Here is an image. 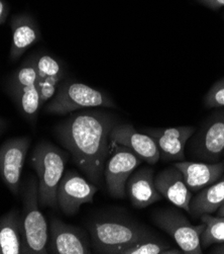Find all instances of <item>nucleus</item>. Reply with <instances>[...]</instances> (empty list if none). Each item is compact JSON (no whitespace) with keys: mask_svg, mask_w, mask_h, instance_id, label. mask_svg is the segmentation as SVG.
I'll list each match as a JSON object with an SVG mask.
<instances>
[{"mask_svg":"<svg viewBox=\"0 0 224 254\" xmlns=\"http://www.w3.org/2000/svg\"><path fill=\"white\" fill-rule=\"evenodd\" d=\"M116 123L111 113L90 110L70 114L54 128L57 140L73 162L96 186L102 182L111 149L109 134Z\"/></svg>","mask_w":224,"mask_h":254,"instance_id":"1","label":"nucleus"},{"mask_svg":"<svg viewBox=\"0 0 224 254\" xmlns=\"http://www.w3.org/2000/svg\"><path fill=\"white\" fill-rule=\"evenodd\" d=\"M92 248L96 253L118 254L134 243L159 238L149 228L134 219L120 214L97 216L88 224Z\"/></svg>","mask_w":224,"mask_h":254,"instance_id":"2","label":"nucleus"},{"mask_svg":"<svg viewBox=\"0 0 224 254\" xmlns=\"http://www.w3.org/2000/svg\"><path fill=\"white\" fill-rule=\"evenodd\" d=\"M70 153L51 142L39 143L32 152L31 165L39 183V204L43 208H59L57 190L69 159Z\"/></svg>","mask_w":224,"mask_h":254,"instance_id":"3","label":"nucleus"},{"mask_svg":"<svg viewBox=\"0 0 224 254\" xmlns=\"http://www.w3.org/2000/svg\"><path fill=\"white\" fill-rule=\"evenodd\" d=\"M38 188V177L28 176L20 189L23 254H47L49 230L40 210Z\"/></svg>","mask_w":224,"mask_h":254,"instance_id":"4","label":"nucleus"},{"mask_svg":"<svg viewBox=\"0 0 224 254\" xmlns=\"http://www.w3.org/2000/svg\"><path fill=\"white\" fill-rule=\"evenodd\" d=\"M93 108L115 109L116 104L105 92L66 77L61 82L55 96L44 106V111L49 115L66 116L83 109Z\"/></svg>","mask_w":224,"mask_h":254,"instance_id":"5","label":"nucleus"},{"mask_svg":"<svg viewBox=\"0 0 224 254\" xmlns=\"http://www.w3.org/2000/svg\"><path fill=\"white\" fill-rule=\"evenodd\" d=\"M37 80L35 56L33 55L24 61L5 82L6 93L19 114L32 126H36L42 109Z\"/></svg>","mask_w":224,"mask_h":254,"instance_id":"6","label":"nucleus"},{"mask_svg":"<svg viewBox=\"0 0 224 254\" xmlns=\"http://www.w3.org/2000/svg\"><path fill=\"white\" fill-rule=\"evenodd\" d=\"M152 220L156 226L175 240L183 253H202L200 236L205 228L203 222L200 225H193L175 208H164L155 211L152 214Z\"/></svg>","mask_w":224,"mask_h":254,"instance_id":"7","label":"nucleus"},{"mask_svg":"<svg viewBox=\"0 0 224 254\" xmlns=\"http://www.w3.org/2000/svg\"><path fill=\"white\" fill-rule=\"evenodd\" d=\"M190 154L200 160L216 162L224 152V110L213 113L190 139Z\"/></svg>","mask_w":224,"mask_h":254,"instance_id":"8","label":"nucleus"},{"mask_svg":"<svg viewBox=\"0 0 224 254\" xmlns=\"http://www.w3.org/2000/svg\"><path fill=\"white\" fill-rule=\"evenodd\" d=\"M110 154L104 167V179L109 194L114 198H124L126 187L131 175L142 160L126 147L110 144Z\"/></svg>","mask_w":224,"mask_h":254,"instance_id":"9","label":"nucleus"},{"mask_svg":"<svg viewBox=\"0 0 224 254\" xmlns=\"http://www.w3.org/2000/svg\"><path fill=\"white\" fill-rule=\"evenodd\" d=\"M28 136L10 138L0 145V179L13 195L21 189V173L31 147Z\"/></svg>","mask_w":224,"mask_h":254,"instance_id":"10","label":"nucleus"},{"mask_svg":"<svg viewBox=\"0 0 224 254\" xmlns=\"http://www.w3.org/2000/svg\"><path fill=\"white\" fill-rule=\"evenodd\" d=\"M98 188L74 170L64 173L57 190V201L66 216L76 215L84 204H92Z\"/></svg>","mask_w":224,"mask_h":254,"instance_id":"11","label":"nucleus"},{"mask_svg":"<svg viewBox=\"0 0 224 254\" xmlns=\"http://www.w3.org/2000/svg\"><path fill=\"white\" fill-rule=\"evenodd\" d=\"M47 253L52 254H90V235L82 228L67 224L59 218L49 223Z\"/></svg>","mask_w":224,"mask_h":254,"instance_id":"12","label":"nucleus"},{"mask_svg":"<svg viewBox=\"0 0 224 254\" xmlns=\"http://www.w3.org/2000/svg\"><path fill=\"white\" fill-rule=\"evenodd\" d=\"M143 133L155 141L163 161H183L185 147L196 129L190 126L174 127V128H148Z\"/></svg>","mask_w":224,"mask_h":254,"instance_id":"13","label":"nucleus"},{"mask_svg":"<svg viewBox=\"0 0 224 254\" xmlns=\"http://www.w3.org/2000/svg\"><path fill=\"white\" fill-rule=\"evenodd\" d=\"M110 144H117L132 150L142 161L156 164L161 159L158 147L145 133H140L129 123H116L109 134Z\"/></svg>","mask_w":224,"mask_h":254,"instance_id":"14","label":"nucleus"},{"mask_svg":"<svg viewBox=\"0 0 224 254\" xmlns=\"http://www.w3.org/2000/svg\"><path fill=\"white\" fill-rule=\"evenodd\" d=\"M155 183L163 197L175 207L190 213L192 191L186 185L183 174L175 165L161 170L155 177Z\"/></svg>","mask_w":224,"mask_h":254,"instance_id":"15","label":"nucleus"},{"mask_svg":"<svg viewBox=\"0 0 224 254\" xmlns=\"http://www.w3.org/2000/svg\"><path fill=\"white\" fill-rule=\"evenodd\" d=\"M155 170L142 167L134 170L127 183L126 193L135 209H144L163 198L155 183Z\"/></svg>","mask_w":224,"mask_h":254,"instance_id":"16","label":"nucleus"},{"mask_svg":"<svg viewBox=\"0 0 224 254\" xmlns=\"http://www.w3.org/2000/svg\"><path fill=\"white\" fill-rule=\"evenodd\" d=\"M12 34L9 59L17 61L27 51L41 40V30L37 20L30 13H19L10 20Z\"/></svg>","mask_w":224,"mask_h":254,"instance_id":"17","label":"nucleus"},{"mask_svg":"<svg viewBox=\"0 0 224 254\" xmlns=\"http://www.w3.org/2000/svg\"><path fill=\"white\" fill-rule=\"evenodd\" d=\"M174 165L181 171L186 185L192 192L200 191L212 185L224 173V161L193 162L183 160Z\"/></svg>","mask_w":224,"mask_h":254,"instance_id":"18","label":"nucleus"},{"mask_svg":"<svg viewBox=\"0 0 224 254\" xmlns=\"http://www.w3.org/2000/svg\"><path fill=\"white\" fill-rule=\"evenodd\" d=\"M0 254H23L21 215L16 208L0 217Z\"/></svg>","mask_w":224,"mask_h":254,"instance_id":"19","label":"nucleus"},{"mask_svg":"<svg viewBox=\"0 0 224 254\" xmlns=\"http://www.w3.org/2000/svg\"><path fill=\"white\" fill-rule=\"evenodd\" d=\"M222 205H224V173L219 180L192 197L189 214L198 219L205 214L216 213Z\"/></svg>","mask_w":224,"mask_h":254,"instance_id":"20","label":"nucleus"},{"mask_svg":"<svg viewBox=\"0 0 224 254\" xmlns=\"http://www.w3.org/2000/svg\"><path fill=\"white\" fill-rule=\"evenodd\" d=\"M34 56L38 80L47 78L65 79L67 77L65 66L58 58L47 53H37Z\"/></svg>","mask_w":224,"mask_h":254,"instance_id":"21","label":"nucleus"},{"mask_svg":"<svg viewBox=\"0 0 224 254\" xmlns=\"http://www.w3.org/2000/svg\"><path fill=\"white\" fill-rule=\"evenodd\" d=\"M200 219L205 224V228L200 236L202 249H206L213 244L216 245L224 242V217L205 214L202 215Z\"/></svg>","mask_w":224,"mask_h":254,"instance_id":"22","label":"nucleus"},{"mask_svg":"<svg viewBox=\"0 0 224 254\" xmlns=\"http://www.w3.org/2000/svg\"><path fill=\"white\" fill-rule=\"evenodd\" d=\"M171 247L168 242L159 237L134 243L120 250L118 254H166Z\"/></svg>","mask_w":224,"mask_h":254,"instance_id":"23","label":"nucleus"},{"mask_svg":"<svg viewBox=\"0 0 224 254\" xmlns=\"http://www.w3.org/2000/svg\"><path fill=\"white\" fill-rule=\"evenodd\" d=\"M207 109H224V77L217 80L204 96Z\"/></svg>","mask_w":224,"mask_h":254,"instance_id":"24","label":"nucleus"},{"mask_svg":"<svg viewBox=\"0 0 224 254\" xmlns=\"http://www.w3.org/2000/svg\"><path fill=\"white\" fill-rule=\"evenodd\" d=\"M196 1L212 10H218L224 7V0H196Z\"/></svg>","mask_w":224,"mask_h":254,"instance_id":"25","label":"nucleus"},{"mask_svg":"<svg viewBox=\"0 0 224 254\" xmlns=\"http://www.w3.org/2000/svg\"><path fill=\"white\" fill-rule=\"evenodd\" d=\"M9 14V5L5 0H0V25L5 23Z\"/></svg>","mask_w":224,"mask_h":254,"instance_id":"26","label":"nucleus"},{"mask_svg":"<svg viewBox=\"0 0 224 254\" xmlns=\"http://www.w3.org/2000/svg\"><path fill=\"white\" fill-rule=\"evenodd\" d=\"M210 253H213V254H224V242L219 243V244H216V245L210 250Z\"/></svg>","mask_w":224,"mask_h":254,"instance_id":"27","label":"nucleus"},{"mask_svg":"<svg viewBox=\"0 0 224 254\" xmlns=\"http://www.w3.org/2000/svg\"><path fill=\"white\" fill-rule=\"evenodd\" d=\"M7 128V122L0 117V135H1Z\"/></svg>","mask_w":224,"mask_h":254,"instance_id":"28","label":"nucleus"},{"mask_svg":"<svg viewBox=\"0 0 224 254\" xmlns=\"http://www.w3.org/2000/svg\"><path fill=\"white\" fill-rule=\"evenodd\" d=\"M218 216H222V217H224V205H222L219 209H218Z\"/></svg>","mask_w":224,"mask_h":254,"instance_id":"29","label":"nucleus"},{"mask_svg":"<svg viewBox=\"0 0 224 254\" xmlns=\"http://www.w3.org/2000/svg\"><path fill=\"white\" fill-rule=\"evenodd\" d=\"M223 154H224V152H223Z\"/></svg>","mask_w":224,"mask_h":254,"instance_id":"30","label":"nucleus"}]
</instances>
